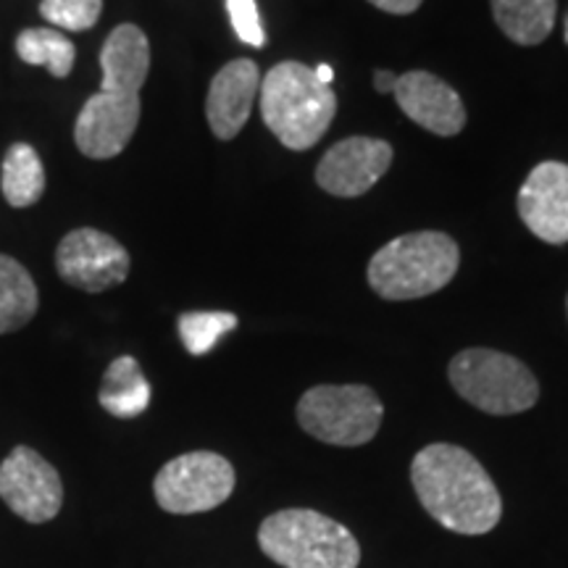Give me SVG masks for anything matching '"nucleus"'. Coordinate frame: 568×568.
Segmentation results:
<instances>
[{
	"instance_id": "f257e3e1",
	"label": "nucleus",
	"mask_w": 568,
	"mask_h": 568,
	"mask_svg": "<svg viewBox=\"0 0 568 568\" xmlns=\"http://www.w3.org/2000/svg\"><path fill=\"white\" fill-rule=\"evenodd\" d=\"M410 481L426 514L456 535H487L500 521V493L485 466L464 447L426 445L416 453Z\"/></svg>"
},
{
	"instance_id": "f03ea898",
	"label": "nucleus",
	"mask_w": 568,
	"mask_h": 568,
	"mask_svg": "<svg viewBox=\"0 0 568 568\" xmlns=\"http://www.w3.org/2000/svg\"><path fill=\"white\" fill-rule=\"evenodd\" d=\"M261 113L290 151H308L329 130L337 98L305 63L282 61L261 80Z\"/></svg>"
},
{
	"instance_id": "7ed1b4c3",
	"label": "nucleus",
	"mask_w": 568,
	"mask_h": 568,
	"mask_svg": "<svg viewBox=\"0 0 568 568\" xmlns=\"http://www.w3.org/2000/svg\"><path fill=\"white\" fill-rule=\"evenodd\" d=\"M458 264L456 240L445 232H410L376 251L368 284L385 301H416L447 287Z\"/></svg>"
},
{
	"instance_id": "20e7f679",
	"label": "nucleus",
	"mask_w": 568,
	"mask_h": 568,
	"mask_svg": "<svg viewBox=\"0 0 568 568\" xmlns=\"http://www.w3.org/2000/svg\"><path fill=\"white\" fill-rule=\"evenodd\" d=\"M258 545L284 568H358L361 548L353 531L308 508H287L261 524Z\"/></svg>"
},
{
	"instance_id": "39448f33",
	"label": "nucleus",
	"mask_w": 568,
	"mask_h": 568,
	"mask_svg": "<svg viewBox=\"0 0 568 568\" xmlns=\"http://www.w3.org/2000/svg\"><path fill=\"white\" fill-rule=\"evenodd\" d=\"M447 376L464 400L493 416L524 414L539 397L535 374L521 361L487 347L460 351L450 361Z\"/></svg>"
},
{
	"instance_id": "423d86ee",
	"label": "nucleus",
	"mask_w": 568,
	"mask_h": 568,
	"mask_svg": "<svg viewBox=\"0 0 568 568\" xmlns=\"http://www.w3.org/2000/svg\"><path fill=\"white\" fill-rule=\"evenodd\" d=\"M382 400L364 385H322L308 389L297 403V422L311 437L326 445L358 447L379 432Z\"/></svg>"
},
{
	"instance_id": "0eeeda50",
	"label": "nucleus",
	"mask_w": 568,
	"mask_h": 568,
	"mask_svg": "<svg viewBox=\"0 0 568 568\" xmlns=\"http://www.w3.org/2000/svg\"><path fill=\"white\" fill-rule=\"evenodd\" d=\"M234 489V468L219 453L195 450L169 460L153 481V493L166 514L190 516L219 508Z\"/></svg>"
},
{
	"instance_id": "6e6552de",
	"label": "nucleus",
	"mask_w": 568,
	"mask_h": 568,
	"mask_svg": "<svg viewBox=\"0 0 568 568\" xmlns=\"http://www.w3.org/2000/svg\"><path fill=\"white\" fill-rule=\"evenodd\" d=\"M130 253L111 234L92 226L69 232L55 251V268L71 287L84 293H105L130 276Z\"/></svg>"
},
{
	"instance_id": "1a4fd4ad",
	"label": "nucleus",
	"mask_w": 568,
	"mask_h": 568,
	"mask_svg": "<svg viewBox=\"0 0 568 568\" xmlns=\"http://www.w3.org/2000/svg\"><path fill=\"white\" fill-rule=\"evenodd\" d=\"M0 497L24 521L45 524L63 506V481L40 453L19 445L0 464Z\"/></svg>"
},
{
	"instance_id": "9d476101",
	"label": "nucleus",
	"mask_w": 568,
	"mask_h": 568,
	"mask_svg": "<svg viewBox=\"0 0 568 568\" xmlns=\"http://www.w3.org/2000/svg\"><path fill=\"white\" fill-rule=\"evenodd\" d=\"M140 124V95H113L98 90L82 105L74 124V142L88 159H113L130 145Z\"/></svg>"
},
{
	"instance_id": "9b49d317",
	"label": "nucleus",
	"mask_w": 568,
	"mask_h": 568,
	"mask_svg": "<svg viewBox=\"0 0 568 568\" xmlns=\"http://www.w3.org/2000/svg\"><path fill=\"white\" fill-rule=\"evenodd\" d=\"M393 163V148L385 140L347 138L324 153L316 169L318 187L337 197L368 193Z\"/></svg>"
},
{
	"instance_id": "f8f14e48",
	"label": "nucleus",
	"mask_w": 568,
	"mask_h": 568,
	"mask_svg": "<svg viewBox=\"0 0 568 568\" xmlns=\"http://www.w3.org/2000/svg\"><path fill=\"white\" fill-rule=\"evenodd\" d=\"M518 216L542 243H568V166L545 161L518 190Z\"/></svg>"
},
{
	"instance_id": "ddd939ff",
	"label": "nucleus",
	"mask_w": 568,
	"mask_h": 568,
	"mask_svg": "<svg viewBox=\"0 0 568 568\" xmlns=\"http://www.w3.org/2000/svg\"><path fill=\"white\" fill-rule=\"evenodd\" d=\"M393 95L410 122L439 138H453L466 126V109L458 92L429 71L397 77Z\"/></svg>"
},
{
	"instance_id": "4468645a",
	"label": "nucleus",
	"mask_w": 568,
	"mask_h": 568,
	"mask_svg": "<svg viewBox=\"0 0 568 568\" xmlns=\"http://www.w3.org/2000/svg\"><path fill=\"white\" fill-rule=\"evenodd\" d=\"M261 90V74L255 61H230L211 80L209 98H205V116L211 132L219 140L237 138L247 119H251L255 95Z\"/></svg>"
},
{
	"instance_id": "2eb2a0df",
	"label": "nucleus",
	"mask_w": 568,
	"mask_h": 568,
	"mask_svg": "<svg viewBox=\"0 0 568 568\" xmlns=\"http://www.w3.org/2000/svg\"><path fill=\"white\" fill-rule=\"evenodd\" d=\"M101 90L113 95H140L151 71V42L134 24L116 27L101 51Z\"/></svg>"
},
{
	"instance_id": "dca6fc26",
	"label": "nucleus",
	"mask_w": 568,
	"mask_h": 568,
	"mask_svg": "<svg viewBox=\"0 0 568 568\" xmlns=\"http://www.w3.org/2000/svg\"><path fill=\"white\" fill-rule=\"evenodd\" d=\"M101 406L116 418H134L145 414L151 406V385L132 355H122L105 368L101 393Z\"/></svg>"
},
{
	"instance_id": "f3484780",
	"label": "nucleus",
	"mask_w": 568,
	"mask_h": 568,
	"mask_svg": "<svg viewBox=\"0 0 568 568\" xmlns=\"http://www.w3.org/2000/svg\"><path fill=\"white\" fill-rule=\"evenodd\" d=\"M38 305L40 295L32 274L11 255H0V335L30 324Z\"/></svg>"
},
{
	"instance_id": "a211bd4d",
	"label": "nucleus",
	"mask_w": 568,
	"mask_h": 568,
	"mask_svg": "<svg viewBox=\"0 0 568 568\" xmlns=\"http://www.w3.org/2000/svg\"><path fill=\"white\" fill-rule=\"evenodd\" d=\"M0 187L13 209H30L45 193V166L30 142H13L6 151Z\"/></svg>"
},
{
	"instance_id": "6ab92c4d",
	"label": "nucleus",
	"mask_w": 568,
	"mask_h": 568,
	"mask_svg": "<svg viewBox=\"0 0 568 568\" xmlns=\"http://www.w3.org/2000/svg\"><path fill=\"white\" fill-rule=\"evenodd\" d=\"M497 27L518 45H539L556 24V0H493Z\"/></svg>"
},
{
	"instance_id": "aec40b11",
	"label": "nucleus",
	"mask_w": 568,
	"mask_h": 568,
	"mask_svg": "<svg viewBox=\"0 0 568 568\" xmlns=\"http://www.w3.org/2000/svg\"><path fill=\"white\" fill-rule=\"evenodd\" d=\"M19 59L30 67H45L53 77L71 74L77 59V48L67 34L53 27H38V30H24L17 38Z\"/></svg>"
},
{
	"instance_id": "412c9836",
	"label": "nucleus",
	"mask_w": 568,
	"mask_h": 568,
	"mask_svg": "<svg viewBox=\"0 0 568 568\" xmlns=\"http://www.w3.org/2000/svg\"><path fill=\"white\" fill-rule=\"evenodd\" d=\"M232 329H237V316L230 311H190L180 316L182 345L193 355L211 353Z\"/></svg>"
},
{
	"instance_id": "4be33fe9",
	"label": "nucleus",
	"mask_w": 568,
	"mask_h": 568,
	"mask_svg": "<svg viewBox=\"0 0 568 568\" xmlns=\"http://www.w3.org/2000/svg\"><path fill=\"white\" fill-rule=\"evenodd\" d=\"M103 11V0H42V19L51 21L53 30L88 32L98 24Z\"/></svg>"
},
{
	"instance_id": "5701e85b",
	"label": "nucleus",
	"mask_w": 568,
	"mask_h": 568,
	"mask_svg": "<svg viewBox=\"0 0 568 568\" xmlns=\"http://www.w3.org/2000/svg\"><path fill=\"white\" fill-rule=\"evenodd\" d=\"M226 11H230L232 27L237 38L251 48H264L266 34L264 24H261V13L255 0H226Z\"/></svg>"
},
{
	"instance_id": "b1692460",
	"label": "nucleus",
	"mask_w": 568,
	"mask_h": 568,
	"mask_svg": "<svg viewBox=\"0 0 568 568\" xmlns=\"http://www.w3.org/2000/svg\"><path fill=\"white\" fill-rule=\"evenodd\" d=\"M368 3L376 6V9L387 11V13H397V17H406V13H414L422 0H368Z\"/></svg>"
},
{
	"instance_id": "393cba45",
	"label": "nucleus",
	"mask_w": 568,
	"mask_h": 568,
	"mask_svg": "<svg viewBox=\"0 0 568 568\" xmlns=\"http://www.w3.org/2000/svg\"><path fill=\"white\" fill-rule=\"evenodd\" d=\"M395 82H397V77L393 74V71H376L374 74V88L379 92H393Z\"/></svg>"
},
{
	"instance_id": "a878e982",
	"label": "nucleus",
	"mask_w": 568,
	"mask_h": 568,
	"mask_svg": "<svg viewBox=\"0 0 568 568\" xmlns=\"http://www.w3.org/2000/svg\"><path fill=\"white\" fill-rule=\"evenodd\" d=\"M314 71H316L318 82H322V84H329L332 80H335V71H332V67H329V63H322V67H318V69H314Z\"/></svg>"
},
{
	"instance_id": "bb28decb",
	"label": "nucleus",
	"mask_w": 568,
	"mask_h": 568,
	"mask_svg": "<svg viewBox=\"0 0 568 568\" xmlns=\"http://www.w3.org/2000/svg\"><path fill=\"white\" fill-rule=\"evenodd\" d=\"M566 42H568V17H566Z\"/></svg>"
},
{
	"instance_id": "cd10ccee",
	"label": "nucleus",
	"mask_w": 568,
	"mask_h": 568,
	"mask_svg": "<svg viewBox=\"0 0 568 568\" xmlns=\"http://www.w3.org/2000/svg\"><path fill=\"white\" fill-rule=\"evenodd\" d=\"M566 308H568V301H566Z\"/></svg>"
}]
</instances>
